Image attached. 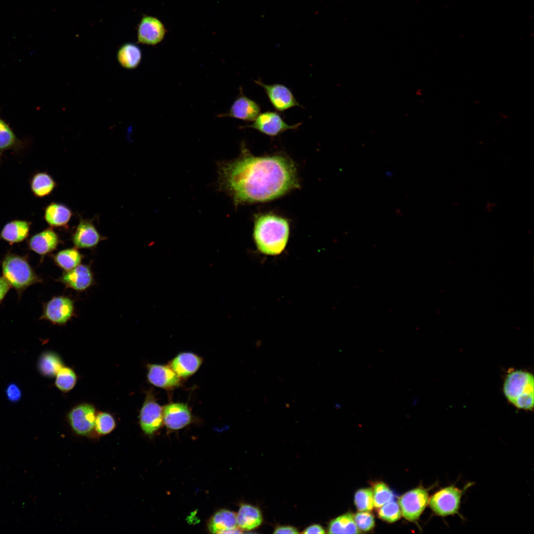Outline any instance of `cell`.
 <instances>
[{"label": "cell", "mask_w": 534, "mask_h": 534, "mask_svg": "<svg viewBox=\"0 0 534 534\" xmlns=\"http://www.w3.org/2000/svg\"><path fill=\"white\" fill-rule=\"evenodd\" d=\"M372 490L374 507L376 508H379L384 504L395 499L393 492L384 483H376Z\"/></svg>", "instance_id": "31"}, {"label": "cell", "mask_w": 534, "mask_h": 534, "mask_svg": "<svg viewBox=\"0 0 534 534\" xmlns=\"http://www.w3.org/2000/svg\"><path fill=\"white\" fill-rule=\"evenodd\" d=\"M51 257L56 266L64 271H67L80 265L84 255L74 247L61 250Z\"/></svg>", "instance_id": "25"}, {"label": "cell", "mask_w": 534, "mask_h": 534, "mask_svg": "<svg viewBox=\"0 0 534 534\" xmlns=\"http://www.w3.org/2000/svg\"><path fill=\"white\" fill-rule=\"evenodd\" d=\"M301 123L290 125L276 112L267 111L260 113L251 124L240 128H252L269 136H276L289 130H295Z\"/></svg>", "instance_id": "8"}, {"label": "cell", "mask_w": 534, "mask_h": 534, "mask_svg": "<svg viewBox=\"0 0 534 534\" xmlns=\"http://www.w3.org/2000/svg\"><path fill=\"white\" fill-rule=\"evenodd\" d=\"M1 268L3 277L19 294L30 286L42 281L24 257L7 254L2 261Z\"/></svg>", "instance_id": "4"}, {"label": "cell", "mask_w": 534, "mask_h": 534, "mask_svg": "<svg viewBox=\"0 0 534 534\" xmlns=\"http://www.w3.org/2000/svg\"><path fill=\"white\" fill-rule=\"evenodd\" d=\"M76 316L74 300L67 296L53 297L43 305L40 319L50 322L54 325H64Z\"/></svg>", "instance_id": "6"}, {"label": "cell", "mask_w": 534, "mask_h": 534, "mask_svg": "<svg viewBox=\"0 0 534 534\" xmlns=\"http://www.w3.org/2000/svg\"><path fill=\"white\" fill-rule=\"evenodd\" d=\"M429 499V490L423 487L406 492L399 499L401 514L409 521L417 520L428 504Z\"/></svg>", "instance_id": "7"}, {"label": "cell", "mask_w": 534, "mask_h": 534, "mask_svg": "<svg viewBox=\"0 0 534 534\" xmlns=\"http://www.w3.org/2000/svg\"><path fill=\"white\" fill-rule=\"evenodd\" d=\"M259 104L247 97L240 87L239 93L225 113L219 114V117H231L246 122H253L261 113Z\"/></svg>", "instance_id": "13"}, {"label": "cell", "mask_w": 534, "mask_h": 534, "mask_svg": "<svg viewBox=\"0 0 534 534\" xmlns=\"http://www.w3.org/2000/svg\"><path fill=\"white\" fill-rule=\"evenodd\" d=\"M55 385L60 391L67 393L72 390L77 380L76 373L70 367L64 365L55 376Z\"/></svg>", "instance_id": "29"}, {"label": "cell", "mask_w": 534, "mask_h": 534, "mask_svg": "<svg viewBox=\"0 0 534 534\" xmlns=\"http://www.w3.org/2000/svg\"><path fill=\"white\" fill-rule=\"evenodd\" d=\"M237 526L242 530H251L259 527L263 517L259 509L248 504H242L236 515Z\"/></svg>", "instance_id": "21"}, {"label": "cell", "mask_w": 534, "mask_h": 534, "mask_svg": "<svg viewBox=\"0 0 534 534\" xmlns=\"http://www.w3.org/2000/svg\"><path fill=\"white\" fill-rule=\"evenodd\" d=\"M354 519L358 529L363 532L371 530L375 526L373 515L368 511H360L354 516Z\"/></svg>", "instance_id": "35"}, {"label": "cell", "mask_w": 534, "mask_h": 534, "mask_svg": "<svg viewBox=\"0 0 534 534\" xmlns=\"http://www.w3.org/2000/svg\"><path fill=\"white\" fill-rule=\"evenodd\" d=\"M324 529L319 525L313 524L306 528L302 533L304 534H324Z\"/></svg>", "instance_id": "39"}, {"label": "cell", "mask_w": 534, "mask_h": 534, "mask_svg": "<svg viewBox=\"0 0 534 534\" xmlns=\"http://www.w3.org/2000/svg\"><path fill=\"white\" fill-rule=\"evenodd\" d=\"M72 216L71 210L66 205L51 203L45 209L44 219L47 223L53 227L67 226Z\"/></svg>", "instance_id": "22"}, {"label": "cell", "mask_w": 534, "mask_h": 534, "mask_svg": "<svg viewBox=\"0 0 534 534\" xmlns=\"http://www.w3.org/2000/svg\"><path fill=\"white\" fill-rule=\"evenodd\" d=\"M474 484L468 482L462 489L455 484L440 489L429 499V505L435 515L441 517L458 515L463 519L460 513L462 496L467 489Z\"/></svg>", "instance_id": "5"}, {"label": "cell", "mask_w": 534, "mask_h": 534, "mask_svg": "<svg viewBox=\"0 0 534 534\" xmlns=\"http://www.w3.org/2000/svg\"><path fill=\"white\" fill-rule=\"evenodd\" d=\"M202 363V359L198 356L184 352L175 357L169 365L179 378H186L195 373Z\"/></svg>", "instance_id": "20"}, {"label": "cell", "mask_w": 534, "mask_h": 534, "mask_svg": "<svg viewBox=\"0 0 534 534\" xmlns=\"http://www.w3.org/2000/svg\"><path fill=\"white\" fill-rule=\"evenodd\" d=\"M11 287L3 276L0 277V302L2 301Z\"/></svg>", "instance_id": "37"}, {"label": "cell", "mask_w": 534, "mask_h": 534, "mask_svg": "<svg viewBox=\"0 0 534 534\" xmlns=\"http://www.w3.org/2000/svg\"><path fill=\"white\" fill-rule=\"evenodd\" d=\"M218 181L235 206L270 201L300 186L296 167L289 158L255 156L244 143L237 159L220 164Z\"/></svg>", "instance_id": "1"}, {"label": "cell", "mask_w": 534, "mask_h": 534, "mask_svg": "<svg viewBox=\"0 0 534 534\" xmlns=\"http://www.w3.org/2000/svg\"><path fill=\"white\" fill-rule=\"evenodd\" d=\"M56 185L52 177L47 173H40L34 176L31 182V188L34 194L43 197L50 194Z\"/></svg>", "instance_id": "28"}, {"label": "cell", "mask_w": 534, "mask_h": 534, "mask_svg": "<svg viewBox=\"0 0 534 534\" xmlns=\"http://www.w3.org/2000/svg\"><path fill=\"white\" fill-rule=\"evenodd\" d=\"M163 418L167 427L178 430L190 423L192 415L187 404L170 403L163 407Z\"/></svg>", "instance_id": "17"}, {"label": "cell", "mask_w": 534, "mask_h": 534, "mask_svg": "<svg viewBox=\"0 0 534 534\" xmlns=\"http://www.w3.org/2000/svg\"><path fill=\"white\" fill-rule=\"evenodd\" d=\"M96 411L94 406L89 403H82L72 408L67 419L73 431L81 436L89 434L95 427Z\"/></svg>", "instance_id": "9"}, {"label": "cell", "mask_w": 534, "mask_h": 534, "mask_svg": "<svg viewBox=\"0 0 534 534\" xmlns=\"http://www.w3.org/2000/svg\"><path fill=\"white\" fill-rule=\"evenodd\" d=\"M6 394L8 400L12 401L18 400L21 397V391L15 384H10L6 390Z\"/></svg>", "instance_id": "36"}, {"label": "cell", "mask_w": 534, "mask_h": 534, "mask_svg": "<svg viewBox=\"0 0 534 534\" xmlns=\"http://www.w3.org/2000/svg\"><path fill=\"white\" fill-rule=\"evenodd\" d=\"M290 232L288 221L280 216L265 213L254 220L253 237L258 250L270 256L278 255L284 250Z\"/></svg>", "instance_id": "2"}, {"label": "cell", "mask_w": 534, "mask_h": 534, "mask_svg": "<svg viewBox=\"0 0 534 534\" xmlns=\"http://www.w3.org/2000/svg\"><path fill=\"white\" fill-rule=\"evenodd\" d=\"M355 503L359 511H371L374 508L372 490L370 488L358 490L355 493Z\"/></svg>", "instance_id": "33"}, {"label": "cell", "mask_w": 534, "mask_h": 534, "mask_svg": "<svg viewBox=\"0 0 534 534\" xmlns=\"http://www.w3.org/2000/svg\"><path fill=\"white\" fill-rule=\"evenodd\" d=\"M29 223L26 221L16 220L10 222L2 228L0 238L10 244L23 241L28 235Z\"/></svg>", "instance_id": "23"}, {"label": "cell", "mask_w": 534, "mask_h": 534, "mask_svg": "<svg viewBox=\"0 0 534 534\" xmlns=\"http://www.w3.org/2000/svg\"><path fill=\"white\" fill-rule=\"evenodd\" d=\"M378 515L383 520L393 523L400 518L401 512L399 503L393 500L379 507Z\"/></svg>", "instance_id": "34"}, {"label": "cell", "mask_w": 534, "mask_h": 534, "mask_svg": "<svg viewBox=\"0 0 534 534\" xmlns=\"http://www.w3.org/2000/svg\"><path fill=\"white\" fill-rule=\"evenodd\" d=\"M20 143L9 125L0 117V150L16 147Z\"/></svg>", "instance_id": "30"}, {"label": "cell", "mask_w": 534, "mask_h": 534, "mask_svg": "<svg viewBox=\"0 0 534 534\" xmlns=\"http://www.w3.org/2000/svg\"><path fill=\"white\" fill-rule=\"evenodd\" d=\"M71 239L77 249H92L106 238L100 234L90 220L81 218Z\"/></svg>", "instance_id": "14"}, {"label": "cell", "mask_w": 534, "mask_h": 534, "mask_svg": "<svg viewBox=\"0 0 534 534\" xmlns=\"http://www.w3.org/2000/svg\"><path fill=\"white\" fill-rule=\"evenodd\" d=\"M166 32L164 25L156 17L145 16L140 21L137 30L138 42L156 45L164 39Z\"/></svg>", "instance_id": "15"}, {"label": "cell", "mask_w": 534, "mask_h": 534, "mask_svg": "<svg viewBox=\"0 0 534 534\" xmlns=\"http://www.w3.org/2000/svg\"><path fill=\"white\" fill-rule=\"evenodd\" d=\"M255 83L265 91L268 99L276 111L283 112L295 106H301L291 90L280 84L267 85L261 80H254Z\"/></svg>", "instance_id": "11"}, {"label": "cell", "mask_w": 534, "mask_h": 534, "mask_svg": "<svg viewBox=\"0 0 534 534\" xmlns=\"http://www.w3.org/2000/svg\"><path fill=\"white\" fill-rule=\"evenodd\" d=\"M503 391L507 400L515 407L531 410L534 405V377L522 370L510 371L505 379Z\"/></svg>", "instance_id": "3"}, {"label": "cell", "mask_w": 534, "mask_h": 534, "mask_svg": "<svg viewBox=\"0 0 534 534\" xmlns=\"http://www.w3.org/2000/svg\"><path fill=\"white\" fill-rule=\"evenodd\" d=\"M208 529L213 534H239L242 529L237 525L236 514L228 510H221L211 518Z\"/></svg>", "instance_id": "19"}, {"label": "cell", "mask_w": 534, "mask_h": 534, "mask_svg": "<svg viewBox=\"0 0 534 534\" xmlns=\"http://www.w3.org/2000/svg\"><path fill=\"white\" fill-rule=\"evenodd\" d=\"M60 242L58 234L51 228H47L32 236L28 241V246L43 258L56 249Z\"/></svg>", "instance_id": "18"}, {"label": "cell", "mask_w": 534, "mask_h": 534, "mask_svg": "<svg viewBox=\"0 0 534 534\" xmlns=\"http://www.w3.org/2000/svg\"><path fill=\"white\" fill-rule=\"evenodd\" d=\"M64 366L61 357L52 352L44 353L38 362V368L41 373L47 377H53Z\"/></svg>", "instance_id": "26"}, {"label": "cell", "mask_w": 534, "mask_h": 534, "mask_svg": "<svg viewBox=\"0 0 534 534\" xmlns=\"http://www.w3.org/2000/svg\"><path fill=\"white\" fill-rule=\"evenodd\" d=\"M115 427V420L111 414L106 412L96 414L94 429L99 435L108 434L114 430Z\"/></svg>", "instance_id": "32"}, {"label": "cell", "mask_w": 534, "mask_h": 534, "mask_svg": "<svg viewBox=\"0 0 534 534\" xmlns=\"http://www.w3.org/2000/svg\"><path fill=\"white\" fill-rule=\"evenodd\" d=\"M328 533L329 534H358V529L354 519V515L350 513L343 514L332 520L328 525Z\"/></svg>", "instance_id": "27"}, {"label": "cell", "mask_w": 534, "mask_h": 534, "mask_svg": "<svg viewBox=\"0 0 534 534\" xmlns=\"http://www.w3.org/2000/svg\"><path fill=\"white\" fill-rule=\"evenodd\" d=\"M67 288L83 292L95 283L93 272L89 265H79L75 268L64 271L56 280Z\"/></svg>", "instance_id": "12"}, {"label": "cell", "mask_w": 534, "mask_h": 534, "mask_svg": "<svg viewBox=\"0 0 534 534\" xmlns=\"http://www.w3.org/2000/svg\"><path fill=\"white\" fill-rule=\"evenodd\" d=\"M274 534H298L297 529L291 526H279L274 529Z\"/></svg>", "instance_id": "38"}, {"label": "cell", "mask_w": 534, "mask_h": 534, "mask_svg": "<svg viewBox=\"0 0 534 534\" xmlns=\"http://www.w3.org/2000/svg\"><path fill=\"white\" fill-rule=\"evenodd\" d=\"M117 58L120 64L124 68L133 69L140 64L142 53L140 48L133 43H126L119 49Z\"/></svg>", "instance_id": "24"}, {"label": "cell", "mask_w": 534, "mask_h": 534, "mask_svg": "<svg viewBox=\"0 0 534 534\" xmlns=\"http://www.w3.org/2000/svg\"><path fill=\"white\" fill-rule=\"evenodd\" d=\"M139 422L142 431L153 435L163 423V407L156 401L154 395L147 392L139 414Z\"/></svg>", "instance_id": "10"}, {"label": "cell", "mask_w": 534, "mask_h": 534, "mask_svg": "<svg viewBox=\"0 0 534 534\" xmlns=\"http://www.w3.org/2000/svg\"><path fill=\"white\" fill-rule=\"evenodd\" d=\"M147 377L154 386L172 389L180 385V378L169 365L148 364L147 366Z\"/></svg>", "instance_id": "16"}]
</instances>
